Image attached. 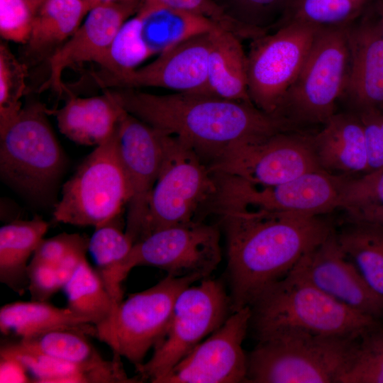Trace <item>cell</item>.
I'll return each instance as SVG.
<instances>
[{
	"mask_svg": "<svg viewBox=\"0 0 383 383\" xmlns=\"http://www.w3.org/2000/svg\"><path fill=\"white\" fill-rule=\"evenodd\" d=\"M216 215L226 236L231 312L250 306L334 231L323 215L252 209Z\"/></svg>",
	"mask_w": 383,
	"mask_h": 383,
	"instance_id": "obj_1",
	"label": "cell"
},
{
	"mask_svg": "<svg viewBox=\"0 0 383 383\" xmlns=\"http://www.w3.org/2000/svg\"><path fill=\"white\" fill-rule=\"evenodd\" d=\"M121 106L152 127L188 143L209 165L231 146L296 130L252 102L199 92L155 94L138 89L110 90Z\"/></svg>",
	"mask_w": 383,
	"mask_h": 383,
	"instance_id": "obj_2",
	"label": "cell"
},
{
	"mask_svg": "<svg viewBox=\"0 0 383 383\" xmlns=\"http://www.w3.org/2000/svg\"><path fill=\"white\" fill-rule=\"evenodd\" d=\"M250 306V326L257 340L293 331L359 338L379 324V319L337 301L292 272L265 289Z\"/></svg>",
	"mask_w": 383,
	"mask_h": 383,
	"instance_id": "obj_3",
	"label": "cell"
},
{
	"mask_svg": "<svg viewBox=\"0 0 383 383\" xmlns=\"http://www.w3.org/2000/svg\"><path fill=\"white\" fill-rule=\"evenodd\" d=\"M359 338L293 331L258 340L247 355L245 382L339 383Z\"/></svg>",
	"mask_w": 383,
	"mask_h": 383,
	"instance_id": "obj_4",
	"label": "cell"
},
{
	"mask_svg": "<svg viewBox=\"0 0 383 383\" xmlns=\"http://www.w3.org/2000/svg\"><path fill=\"white\" fill-rule=\"evenodd\" d=\"M39 102L22 107L0 125V176L21 195L33 201L49 199L65 169V155Z\"/></svg>",
	"mask_w": 383,
	"mask_h": 383,
	"instance_id": "obj_5",
	"label": "cell"
},
{
	"mask_svg": "<svg viewBox=\"0 0 383 383\" xmlns=\"http://www.w3.org/2000/svg\"><path fill=\"white\" fill-rule=\"evenodd\" d=\"M131 196L118 149V125L62 185L55 221L98 228L120 215Z\"/></svg>",
	"mask_w": 383,
	"mask_h": 383,
	"instance_id": "obj_6",
	"label": "cell"
},
{
	"mask_svg": "<svg viewBox=\"0 0 383 383\" xmlns=\"http://www.w3.org/2000/svg\"><path fill=\"white\" fill-rule=\"evenodd\" d=\"M350 27V26H349ZM349 27L320 28L278 117L294 127L324 124L344 94L350 62Z\"/></svg>",
	"mask_w": 383,
	"mask_h": 383,
	"instance_id": "obj_7",
	"label": "cell"
},
{
	"mask_svg": "<svg viewBox=\"0 0 383 383\" xmlns=\"http://www.w3.org/2000/svg\"><path fill=\"white\" fill-rule=\"evenodd\" d=\"M216 190L213 173L199 154L179 138L164 132L163 159L150 195L144 238L199 220Z\"/></svg>",
	"mask_w": 383,
	"mask_h": 383,
	"instance_id": "obj_8",
	"label": "cell"
},
{
	"mask_svg": "<svg viewBox=\"0 0 383 383\" xmlns=\"http://www.w3.org/2000/svg\"><path fill=\"white\" fill-rule=\"evenodd\" d=\"M217 190L209 204L211 213L224 210L252 209L311 216L338 208L349 174L323 170L303 174L284 183L258 186L234 175L213 172Z\"/></svg>",
	"mask_w": 383,
	"mask_h": 383,
	"instance_id": "obj_9",
	"label": "cell"
},
{
	"mask_svg": "<svg viewBox=\"0 0 383 383\" xmlns=\"http://www.w3.org/2000/svg\"><path fill=\"white\" fill-rule=\"evenodd\" d=\"M199 280L196 276L167 274L153 287L123 299L107 321L94 327V336L113 354L139 366L165 335L180 292Z\"/></svg>",
	"mask_w": 383,
	"mask_h": 383,
	"instance_id": "obj_10",
	"label": "cell"
},
{
	"mask_svg": "<svg viewBox=\"0 0 383 383\" xmlns=\"http://www.w3.org/2000/svg\"><path fill=\"white\" fill-rule=\"evenodd\" d=\"M230 312L231 298L219 279L205 278L199 284L184 289L176 299L167 330L154 348L152 357L135 367L138 377L155 383L217 330Z\"/></svg>",
	"mask_w": 383,
	"mask_h": 383,
	"instance_id": "obj_11",
	"label": "cell"
},
{
	"mask_svg": "<svg viewBox=\"0 0 383 383\" xmlns=\"http://www.w3.org/2000/svg\"><path fill=\"white\" fill-rule=\"evenodd\" d=\"M319 29L289 22L252 40L247 55V73L249 96L256 107L278 117Z\"/></svg>",
	"mask_w": 383,
	"mask_h": 383,
	"instance_id": "obj_12",
	"label": "cell"
},
{
	"mask_svg": "<svg viewBox=\"0 0 383 383\" xmlns=\"http://www.w3.org/2000/svg\"><path fill=\"white\" fill-rule=\"evenodd\" d=\"M312 137L313 134L293 130L258 141L236 144L208 166L211 172L234 175L255 185H278L322 170Z\"/></svg>",
	"mask_w": 383,
	"mask_h": 383,
	"instance_id": "obj_13",
	"label": "cell"
},
{
	"mask_svg": "<svg viewBox=\"0 0 383 383\" xmlns=\"http://www.w3.org/2000/svg\"><path fill=\"white\" fill-rule=\"evenodd\" d=\"M221 231L201 220L152 233L133 244L124 260L127 277L137 266L154 267L173 277L208 278L221 261Z\"/></svg>",
	"mask_w": 383,
	"mask_h": 383,
	"instance_id": "obj_14",
	"label": "cell"
},
{
	"mask_svg": "<svg viewBox=\"0 0 383 383\" xmlns=\"http://www.w3.org/2000/svg\"><path fill=\"white\" fill-rule=\"evenodd\" d=\"M118 137L131 192L125 233L135 244L145 235L150 195L163 159L164 132L123 109L118 123Z\"/></svg>",
	"mask_w": 383,
	"mask_h": 383,
	"instance_id": "obj_15",
	"label": "cell"
},
{
	"mask_svg": "<svg viewBox=\"0 0 383 383\" xmlns=\"http://www.w3.org/2000/svg\"><path fill=\"white\" fill-rule=\"evenodd\" d=\"M250 317L249 306L232 312L217 330L155 383L245 382L247 355L243 343Z\"/></svg>",
	"mask_w": 383,
	"mask_h": 383,
	"instance_id": "obj_16",
	"label": "cell"
},
{
	"mask_svg": "<svg viewBox=\"0 0 383 383\" xmlns=\"http://www.w3.org/2000/svg\"><path fill=\"white\" fill-rule=\"evenodd\" d=\"M290 272L355 311L377 319L383 316V300L345 255L335 231L305 254Z\"/></svg>",
	"mask_w": 383,
	"mask_h": 383,
	"instance_id": "obj_17",
	"label": "cell"
},
{
	"mask_svg": "<svg viewBox=\"0 0 383 383\" xmlns=\"http://www.w3.org/2000/svg\"><path fill=\"white\" fill-rule=\"evenodd\" d=\"M143 1L125 0L91 8L78 29L48 57L49 77L40 91H67L62 79L66 69L84 62L99 65L118 29L138 11Z\"/></svg>",
	"mask_w": 383,
	"mask_h": 383,
	"instance_id": "obj_18",
	"label": "cell"
},
{
	"mask_svg": "<svg viewBox=\"0 0 383 383\" xmlns=\"http://www.w3.org/2000/svg\"><path fill=\"white\" fill-rule=\"evenodd\" d=\"M211 34L212 32L192 37L122 77L99 83L103 87L117 89L158 87L174 92L204 93Z\"/></svg>",
	"mask_w": 383,
	"mask_h": 383,
	"instance_id": "obj_19",
	"label": "cell"
},
{
	"mask_svg": "<svg viewBox=\"0 0 383 383\" xmlns=\"http://www.w3.org/2000/svg\"><path fill=\"white\" fill-rule=\"evenodd\" d=\"M348 33L350 62L342 99L356 113L383 109V37L376 13L367 11Z\"/></svg>",
	"mask_w": 383,
	"mask_h": 383,
	"instance_id": "obj_20",
	"label": "cell"
},
{
	"mask_svg": "<svg viewBox=\"0 0 383 383\" xmlns=\"http://www.w3.org/2000/svg\"><path fill=\"white\" fill-rule=\"evenodd\" d=\"M323 126L312 137L321 169L334 174L367 172L366 142L358 114L350 110L336 112Z\"/></svg>",
	"mask_w": 383,
	"mask_h": 383,
	"instance_id": "obj_21",
	"label": "cell"
},
{
	"mask_svg": "<svg viewBox=\"0 0 383 383\" xmlns=\"http://www.w3.org/2000/svg\"><path fill=\"white\" fill-rule=\"evenodd\" d=\"M123 109L109 89L89 97L70 95L55 110L57 126L70 140L83 145L97 146L115 131Z\"/></svg>",
	"mask_w": 383,
	"mask_h": 383,
	"instance_id": "obj_22",
	"label": "cell"
},
{
	"mask_svg": "<svg viewBox=\"0 0 383 383\" xmlns=\"http://www.w3.org/2000/svg\"><path fill=\"white\" fill-rule=\"evenodd\" d=\"M241 40L223 28L212 32L204 94L252 102L248 93L247 55Z\"/></svg>",
	"mask_w": 383,
	"mask_h": 383,
	"instance_id": "obj_23",
	"label": "cell"
},
{
	"mask_svg": "<svg viewBox=\"0 0 383 383\" xmlns=\"http://www.w3.org/2000/svg\"><path fill=\"white\" fill-rule=\"evenodd\" d=\"M60 329L81 331L94 335V326L68 307L59 308L47 301H17L0 309V331L21 339Z\"/></svg>",
	"mask_w": 383,
	"mask_h": 383,
	"instance_id": "obj_24",
	"label": "cell"
},
{
	"mask_svg": "<svg viewBox=\"0 0 383 383\" xmlns=\"http://www.w3.org/2000/svg\"><path fill=\"white\" fill-rule=\"evenodd\" d=\"M141 34L152 55L192 37L221 28L199 16L143 0L138 11Z\"/></svg>",
	"mask_w": 383,
	"mask_h": 383,
	"instance_id": "obj_25",
	"label": "cell"
},
{
	"mask_svg": "<svg viewBox=\"0 0 383 383\" xmlns=\"http://www.w3.org/2000/svg\"><path fill=\"white\" fill-rule=\"evenodd\" d=\"M49 224L39 216L15 220L0 228V281L17 294L28 290V260Z\"/></svg>",
	"mask_w": 383,
	"mask_h": 383,
	"instance_id": "obj_26",
	"label": "cell"
},
{
	"mask_svg": "<svg viewBox=\"0 0 383 383\" xmlns=\"http://www.w3.org/2000/svg\"><path fill=\"white\" fill-rule=\"evenodd\" d=\"M90 9L84 0H44L26 44L27 54L49 57L78 29Z\"/></svg>",
	"mask_w": 383,
	"mask_h": 383,
	"instance_id": "obj_27",
	"label": "cell"
},
{
	"mask_svg": "<svg viewBox=\"0 0 383 383\" xmlns=\"http://www.w3.org/2000/svg\"><path fill=\"white\" fill-rule=\"evenodd\" d=\"M338 242L374 292L383 300V228L370 222L348 220Z\"/></svg>",
	"mask_w": 383,
	"mask_h": 383,
	"instance_id": "obj_28",
	"label": "cell"
},
{
	"mask_svg": "<svg viewBox=\"0 0 383 383\" xmlns=\"http://www.w3.org/2000/svg\"><path fill=\"white\" fill-rule=\"evenodd\" d=\"M120 215L95 228L88 248L95 262V270L109 293L115 309L123 300L122 282L126 277L123 265L133 245L120 226Z\"/></svg>",
	"mask_w": 383,
	"mask_h": 383,
	"instance_id": "obj_29",
	"label": "cell"
},
{
	"mask_svg": "<svg viewBox=\"0 0 383 383\" xmlns=\"http://www.w3.org/2000/svg\"><path fill=\"white\" fill-rule=\"evenodd\" d=\"M0 355L18 360L37 383H101L109 364L86 367L52 357L23 344L20 340L1 347Z\"/></svg>",
	"mask_w": 383,
	"mask_h": 383,
	"instance_id": "obj_30",
	"label": "cell"
},
{
	"mask_svg": "<svg viewBox=\"0 0 383 383\" xmlns=\"http://www.w3.org/2000/svg\"><path fill=\"white\" fill-rule=\"evenodd\" d=\"M67 307L94 327L107 321L115 306L95 269L85 258L64 285Z\"/></svg>",
	"mask_w": 383,
	"mask_h": 383,
	"instance_id": "obj_31",
	"label": "cell"
},
{
	"mask_svg": "<svg viewBox=\"0 0 383 383\" xmlns=\"http://www.w3.org/2000/svg\"><path fill=\"white\" fill-rule=\"evenodd\" d=\"M370 1V0H289L281 25L296 22L317 28L349 27L365 14L368 11Z\"/></svg>",
	"mask_w": 383,
	"mask_h": 383,
	"instance_id": "obj_32",
	"label": "cell"
},
{
	"mask_svg": "<svg viewBox=\"0 0 383 383\" xmlns=\"http://www.w3.org/2000/svg\"><path fill=\"white\" fill-rule=\"evenodd\" d=\"M153 56L142 34L138 12L118 29L99 66L103 72L95 76L96 82L122 77L139 67Z\"/></svg>",
	"mask_w": 383,
	"mask_h": 383,
	"instance_id": "obj_33",
	"label": "cell"
},
{
	"mask_svg": "<svg viewBox=\"0 0 383 383\" xmlns=\"http://www.w3.org/2000/svg\"><path fill=\"white\" fill-rule=\"evenodd\" d=\"M81 331L60 329L35 336L22 338L20 341L38 352L73 364L97 367L106 364L96 348Z\"/></svg>",
	"mask_w": 383,
	"mask_h": 383,
	"instance_id": "obj_34",
	"label": "cell"
},
{
	"mask_svg": "<svg viewBox=\"0 0 383 383\" xmlns=\"http://www.w3.org/2000/svg\"><path fill=\"white\" fill-rule=\"evenodd\" d=\"M234 22L259 35L282 23L289 0H214Z\"/></svg>",
	"mask_w": 383,
	"mask_h": 383,
	"instance_id": "obj_35",
	"label": "cell"
},
{
	"mask_svg": "<svg viewBox=\"0 0 383 383\" xmlns=\"http://www.w3.org/2000/svg\"><path fill=\"white\" fill-rule=\"evenodd\" d=\"M339 383H383V328L379 324L360 337Z\"/></svg>",
	"mask_w": 383,
	"mask_h": 383,
	"instance_id": "obj_36",
	"label": "cell"
},
{
	"mask_svg": "<svg viewBox=\"0 0 383 383\" xmlns=\"http://www.w3.org/2000/svg\"><path fill=\"white\" fill-rule=\"evenodd\" d=\"M27 65L18 60L9 46L0 44V125L21 110L26 91Z\"/></svg>",
	"mask_w": 383,
	"mask_h": 383,
	"instance_id": "obj_37",
	"label": "cell"
},
{
	"mask_svg": "<svg viewBox=\"0 0 383 383\" xmlns=\"http://www.w3.org/2000/svg\"><path fill=\"white\" fill-rule=\"evenodd\" d=\"M39 6L33 0H0V34L7 41L26 45Z\"/></svg>",
	"mask_w": 383,
	"mask_h": 383,
	"instance_id": "obj_38",
	"label": "cell"
},
{
	"mask_svg": "<svg viewBox=\"0 0 383 383\" xmlns=\"http://www.w3.org/2000/svg\"><path fill=\"white\" fill-rule=\"evenodd\" d=\"M338 208L345 211L368 206H383V168L365 173L345 182Z\"/></svg>",
	"mask_w": 383,
	"mask_h": 383,
	"instance_id": "obj_39",
	"label": "cell"
},
{
	"mask_svg": "<svg viewBox=\"0 0 383 383\" xmlns=\"http://www.w3.org/2000/svg\"><path fill=\"white\" fill-rule=\"evenodd\" d=\"M150 2L187 11L203 17L241 40H254L260 35L231 20L214 0H147ZM261 36V35H260Z\"/></svg>",
	"mask_w": 383,
	"mask_h": 383,
	"instance_id": "obj_40",
	"label": "cell"
},
{
	"mask_svg": "<svg viewBox=\"0 0 383 383\" xmlns=\"http://www.w3.org/2000/svg\"><path fill=\"white\" fill-rule=\"evenodd\" d=\"M89 240V238L80 234L67 233L43 238L31 260L56 267L71 252L81 249H88Z\"/></svg>",
	"mask_w": 383,
	"mask_h": 383,
	"instance_id": "obj_41",
	"label": "cell"
},
{
	"mask_svg": "<svg viewBox=\"0 0 383 383\" xmlns=\"http://www.w3.org/2000/svg\"><path fill=\"white\" fill-rule=\"evenodd\" d=\"M357 113L364 129L367 152V172L382 169L383 109H372Z\"/></svg>",
	"mask_w": 383,
	"mask_h": 383,
	"instance_id": "obj_42",
	"label": "cell"
},
{
	"mask_svg": "<svg viewBox=\"0 0 383 383\" xmlns=\"http://www.w3.org/2000/svg\"><path fill=\"white\" fill-rule=\"evenodd\" d=\"M28 290L31 300L47 301L60 289H62L56 267L30 260L28 266Z\"/></svg>",
	"mask_w": 383,
	"mask_h": 383,
	"instance_id": "obj_43",
	"label": "cell"
},
{
	"mask_svg": "<svg viewBox=\"0 0 383 383\" xmlns=\"http://www.w3.org/2000/svg\"><path fill=\"white\" fill-rule=\"evenodd\" d=\"M1 382H31L26 369L16 359L0 355Z\"/></svg>",
	"mask_w": 383,
	"mask_h": 383,
	"instance_id": "obj_44",
	"label": "cell"
},
{
	"mask_svg": "<svg viewBox=\"0 0 383 383\" xmlns=\"http://www.w3.org/2000/svg\"><path fill=\"white\" fill-rule=\"evenodd\" d=\"M87 251L88 249L74 251L57 265L55 267L62 288L74 273L82 261L86 258Z\"/></svg>",
	"mask_w": 383,
	"mask_h": 383,
	"instance_id": "obj_45",
	"label": "cell"
},
{
	"mask_svg": "<svg viewBox=\"0 0 383 383\" xmlns=\"http://www.w3.org/2000/svg\"><path fill=\"white\" fill-rule=\"evenodd\" d=\"M346 212L348 220L370 222L383 228V206H368Z\"/></svg>",
	"mask_w": 383,
	"mask_h": 383,
	"instance_id": "obj_46",
	"label": "cell"
},
{
	"mask_svg": "<svg viewBox=\"0 0 383 383\" xmlns=\"http://www.w3.org/2000/svg\"><path fill=\"white\" fill-rule=\"evenodd\" d=\"M375 13L383 37V1H381L380 4L377 6Z\"/></svg>",
	"mask_w": 383,
	"mask_h": 383,
	"instance_id": "obj_47",
	"label": "cell"
},
{
	"mask_svg": "<svg viewBox=\"0 0 383 383\" xmlns=\"http://www.w3.org/2000/svg\"><path fill=\"white\" fill-rule=\"evenodd\" d=\"M90 6L91 9L103 4L116 2L125 0H84Z\"/></svg>",
	"mask_w": 383,
	"mask_h": 383,
	"instance_id": "obj_48",
	"label": "cell"
},
{
	"mask_svg": "<svg viewBox=\"0 0 383 383\" xmlns=\"http://www.w3.org/2000/svg\"><path fill=\"white\" fill-rule=\"evenodd\" d=\"M34 2H35L39 6L40 4L44 1V0H33Z\"/></svg>",
	"mask_w": 383,
	"mask_h": 383,
	"instance_id": "obj_49",
	"label": "cell"
}]
</instances>
